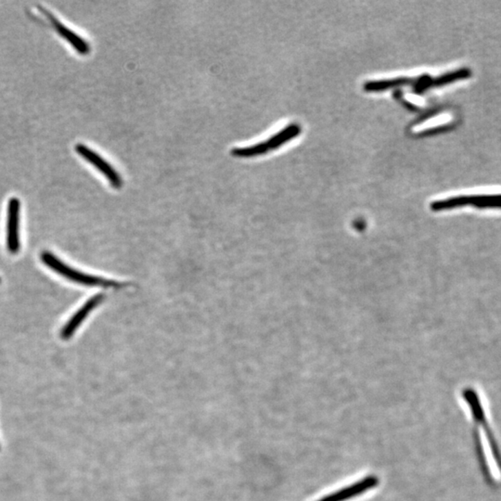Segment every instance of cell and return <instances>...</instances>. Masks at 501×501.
Returning a JSON list of instances; mask_svg holds the SVG:
<instances>
[{
	"mask_svg": "<svg viewBox=\"0 0 501 501\" xmlns=\"http://www.w3.org/2000/svg\"><path fill=\"white\" fill-rule=\"evenodd\" d=\"M462 398L473 425L474 449L484 480L489 486H500L501 449L493 430L489 409L473 388H465L462 391Z\"/></svg>",
	"mask_w": 501,
	"mask_h": 501,
	"instance_id": "6da1fadb",
	"label": "cell"
},
{
	"mask_svg": "<svg viewBox=\"0 0 501 501\" xmlns=\"http://www.w3.org/2000/svg\"><path fill=\"white\" fill-rule=\"evenodd\" d=\"M465 206H473L479 209H501V194L460 195L431 203V209L435 212L452 210Z\"/></svg>",
	"mask_w": 501,
	"mask_h": 501,
	"instance_id": "7a4b0ae2",
	"label": "cell"
},
{
	"mask_svg": "<svg viewBox=\"0 0 501 501\" xmlns=\"http://www.w3.org/2000/svg\"><path fill=\"white\" fill-rule=\"evenodd\" d=\"M43 263L47 265L50 269L54 270L58 274L74 281V283L83 284L85 286H100V287H115L118 284L115 281L105 280V278L95 277L77 272L67 265L63 263L58 257L50 252H43L41 254Z\"/></svg>",
	"mask_w": 501,
	"mask_h": 501,
	"instance_id": "3957f363",
	"label": "cell"
},
{
	"mask_svg": "<svg viewBox=\"0 0 501 501\" xmlns=\"http://www.w3.org/2000/svg\"><path fill=\"white\" fill-rule=\"evenodd\" d=\"M473 74V71L469 67L453 70V71L447 72V73L436 77L422 74L415 79L414 85L412 87H413L414 93L422 94L430 88H441L444 85L454 84L456 82L465 81V80L471 79Z\"/></svg>",
	"mask_w": 501,
	"mask_h": 501,
	"instance_id": "277c9868",
	"label": "cell"
},
{
	"mask_svg": "<svg viewBox=\"0 0 501 501\" xmlns=\"http://www.w3.org/2000/svg\"><path fill=\"white\" fill-rule=\"evenodd\" d=\"M76 152L83 158L92 165L94 167L97 168L103 176H105L107 181L111 184L114 189H121L123 186V179L121 175L114 170V166L110 165L105 159H103L97 152L92 151L84 144L79 143L76 146Z\"/></svg>",
	"mask_w": 501,
	"mask_h": 501,
	"instance_id": "5b68a950",
	"label": "cell"
},
{
	"mask_svg": "<svg viewBox=\"0 0 501 501\" xmlns=\"http://www.w3.org/2000/svg\"><path fill=\"white\" fill-rule=\"evenodd\" d=\"M379 478L377 476H369L365 478L360 479V481L356 482V483L350 484V486L339 489L338 491L324 495L317 501H347L352 500L354 498L358 497V495L375 489L379 484Z\"/></svg>",
	"mask_w": 501,
	"mask_h": 501,
	"instance_id": "8992f818",
	"label": "cell"
},
{
	"mask_svg": "<svg viewBox=\"0 0 501 501\" xmlns=\"http://www.w3.org/2000/svg\"><path fill=\"white\" fill-rule=\"evenodd\" d=\"M39 8L40 12H41L43 14L47 16V18L49 19L50 23H52V25L54 28L56 32H57V33L60 34L64 40H66V41L68 42L69 44L79 53L80 55H88V53L90 52V45L88 44V43L85 41L83 37H80L79 34H77L76 32L72 30V29L64 25L63 23L59 21L54 15L52 14L50 12H48V10L44 9V8L40 6H39Z\"/></svg>",
	"mask_w": 501,
	"mask_h": 501,
	"instance_id": "52a82bcc",
	"label": "cell"
},
{
	"mask_svg": "<svg viewBox=\"0 0 501 501\" xmlns=\"http://www.w3.org/2000/svg\"><path fill=\"white\" fill-rule=\"evenodd\" d=\"M20 200L12 198L8 205L7 247L12 254H17L20 249L19 221H20Z\"/></svg>",
	"mask_w": 501,
	"mask_h": 501,
	"instance_id": "ba28073f",
	"label": "cell"
},
{
	"mask_svg": "<svg viewBox=\"0 0 501 501\" xmlns=\"http://www.w3.org/2000/svg\"><path fill=\"white\" fill-rule=\"evenodd\" d=\"M103 294H97L94 296L92 298L88 300L87 303L71 318V320L68 321V323L63 327V331H61V337L63 339L71 338L74 336V332L79 329L80 324L85 320V318L90 314L94 308L98 307L101 302L103 301Z\"/></svg>",
	"mask_w": 501,
	"mask_h": 501,
	"instance_id": "9c48e42d",
	"label": "cell"
},
{
	"mask_svg": "<svg viewBox=\"0 0 501 501\" xmlns=\"http://www.w3.org/2000/svg\"><path fill=\"white\" fill-rule=\"evenodd\" d=\"M415 79L408 77H398L395 79L380 80V81H369L363 85L364 90L367 92H382V91L389 90L391 88L405 87V85H413Z\"/></svg>",
	"mask_w": 501,
	"mask_h": 501,
	"instance_id": "30bf717a",
	"label": "cell"
},
{
	"mask_svg": "<svg viewBox=\"0 0 501 501\" xmlns=\"http://www.w3.org/2000/svg\"><path fill=\"white\" fill-rule=\"evenodd\" d=\"M301 127L299 125H289L284 130H280V132L265 141V143H266L269 152L272 151V150H276L285 144L286 142L290 141L291 139L296 138L301 133Z\"/></svg>",
	"mask_w": 501,
	"mask_h": 501,
	"instance_id": "8fae6325",
	"label": "cell"
},
{
	"mask_svg": "<svg viewBox=\"0 0 501 501\" xmlns=\"http://www.w3.org/2000/svg\"><path fill=\"white\" fill-rule=\"evenodd\" d=\"M0 283H1V278H0Z\"/></svg>",
	"mask_w": 501,
	"mask_h": 501,
	"instance_id": "7c38bea8",
	"label": "cell"
}]
</instances>
